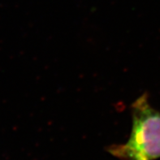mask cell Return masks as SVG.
Returning <instances> with one entry per match:
<instances>
[{"mask_svg":"<svg viewBox=\"0 0 160 160\" xmlns=\"http://www.w3.org/2000/svg\"><path fill=\"white\" fill-rule=\"evenodd\" d=\"M132 128L125 144L114 145L109 152L122 160H154L160 157V112L150 105L147 94L132 106Z\"/></svg>","mask_w":160,"mask_h":160,"instance_id":"obj_1","label":"cell"}]
</instances>
